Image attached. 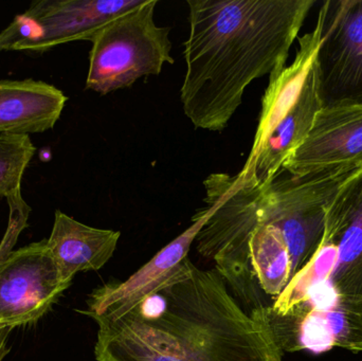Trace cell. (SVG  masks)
Instances as JSON below:
<instances>
[{"instance_id": "obj_1", "label": "cell", "mask_w": 362, "mask_h": 361, "mask_svg": "<svg viewBox=\"0 0 362 361\" xmlns=\"http://www.w3.org/2000/svg\"><path fill=\"white\" fill-rule=\"evenodd\" d=\"M93 320L97 361H282L284 353L218 271L189 258L140 300Z\"/></svg>"}, {"instance_id": "obj_2", "label": "cell", "mask_w": 362, "mask_h": 361, "mask_svg": "<svg viewBox=\"0 0 362 361\" xmlns=\"http://www.w3.org/2000/svg\"><path fill=\"white\" fill-rule=\"evenodd\" d=\"M189 33L180 97L195 129L221 131L247 87L286 66L314 0H187Z\"/></svg>"}, {"instance_id": "obj_3", "label": "cell", "mask_w": 362, "mask_h": 361, "mask_svg": "<svg viewBox=\"0 0 362 361\" xmlns=\"http://www.w3.org/2000/svg\"><path fill=\"white\" fill-rule=\"evenodd\" d=\"M158 0L119 15L93 36L86 88L100 95L131 87L144 76H158L165 63L174 64L171 28L154 19Z\"/></svg>"}, {"instance_id": "obj_4", "label": "cell", "mask_w": 362, "mask_h": 361, "mask_svg": "<svg viewBox=\"0 0 362 361\" xmlns=\"http://www.w3.org/2000/svg\"><path fill=\"white\" fill-rule=\"evenodd\" d=\"M361 169L334 167L300 177L278 175L264 184V218L282 231L293 261V277L320 247L327 211L338 191Z\"/></svg>"}, {"instance_id": "obj_5", "label": "cell", "mask_w": 362, "mask_h": 361, "mask_svg": "<svg viewBox=\"0 0 362 361\" xmlns=\"http://www.w3.org/2000/svg\"><path fill=\"white\" fill-rule=\"evenodd\" d=\"M313 61L322 110L362 106V0H329L319 11Z\"/></svg>"}, {"instance_id": "obj_6", "label": "cell", "mask_w": 362, "mask_h": 361, "mask_svg": "<svg viewBox=\"0 0 362 361\" xmlns=\"http://www.w3.org/2000/svg\"><path fill=\"white\" fill-rule=\"evenodd\" d=\"M71 284L62 276L47 239L11 251L0 258V326L38 321Z\"/></svg>"}, {"instance_id": "obj_7", "label": "cell", "mask_w": 362, "mask_h": 361, "mask_svg": "<svg viewBox=\"0 0 362 361\" xmlns=\"http://www.w3.org/2000/svg\"><path fill=\"white\" fill-rule=\"evenodd\" d=\"M265 322L283 352H362V299L338 296L327 303H300Z\"/></svg>"}, {"instance_id": "obj_8", "label": "cell", "mask_w": 362, "mask_h": 361, "mask_svg": "<svg viewBox=\"0 0 362 361\" xmlns=\"http://www.w3.org/2000/svg\"><path fill=\"white\" fill-rule=\"evenodd\" d=\"M146 0H40L23 14L33 23L34 35L17 51L46 52L74 40H93L106 23Z\"/></svg>"}, {"instance_id": "obj_9", "label": "cell", "mask_w": 362, "mask_h": 361, "mask_svg": "<svg viewBox=\"0 0 362 361\" xmlns=\"http://www.w3.org/2000/svg\"><path fill=\"white\" fill-rule=\"evenodd\" d=\"M342 167H362V106L321 110L283 170L300 177Z\"/></svg>"}, {"instance_id": "obj_10", "label": "cell", "mask_w": 362, "mask_h": 361, "mask_svg": "<svg viewBox=\"0 0 362 361\" xmlns=\"http://www.w3.org/2000/svg\"><path fill=\"white\" fill-rule=\"evenodd\" d=\"M322 243L334 254L329 285L339 296L362 299V169L332 201Z\"/></svg>"}, {"instance_id": "obj_11", "label": "cell", "mask_w": 362, "mask_h": 361, "mask_svg": "<svg viewBox=\"0 0 362 361\" xmlns=\"http://www.w3.org/2000/svg\"><path fill=\"white\" fill-rule=\"evenodd\" d=\"M206 215L204 208L198 210L187 230L157 252L129 279L107 282L93 290L87 298V309L78 313L93 319L104 314L121 311L155 290L187 258L189 248L206 222Z\"/></svg>"}, {"instance_id": "obj_12", "label": "cell", "mask_w": 362, "mask_h": 361, "mask_svg": "<svg viewBox=\"0 0 362 361\" xmlns=\"http://www.w3.org/2000/svg\"><path fill=\"white\" fill-rule=\"evenodd\" d=\"M66 102L63 91L42 81H0V134L29 135L52 129Z\"/></svg>"}, {"instance_id": "obj_13", "label": "cell", "mask_w": 362, "mask_h": 361, "mask_svg": "<svg viewBox=\"0 0 362 361\" xmlns=\"http://www.w3.org/2000/svg\"><path fill=\"white\" fill-rule=\"evenodd\" d=\"M120 231L93 228L57 210L47 245L64 279L81 271H99L116 251Z\"/></svg>"}, {"instance_id": "obj_14", "label": "cell", "mask_w": 362, "mask_h": 361, "mask_svg": "<svg viewBox=\"0 0 362 361\" xmlns=\"http://www.w3.org/2000/svg\"><path fill=\"white\" fill-rule=\"evenodd\" d=\"M299 42V50L293 64L269 80V86L262 100L261 114L252 148H259L267 139L297 100L320 44L318 25H316L314 31L302 36Z\"/></svg>"}, {"instance_id": "obj_15", "label": "cell", "mask_w": 362, "mask_h": 361, "mask_svg": "<svg viewBox=\"0 0 362 361\" xmlns=\"http://www.w3.org/2000/svg\"><path fill=\"white\" fill-rule=\"evenodd\" d=\"M34 154L29 135L0 134V197L8 199L21 191L23 173Z\"/></svg>"}, {"instance_id": "obj_16", "label": "cell", "mask_w": 362, "mask_h": 361, "mask_svg": "<svg viewBox=\"0 0 362 361\" xmlns=\"http://www.w3.org/2000/svg\"><path fill=\"white\" fill-rule=\"evenodd\" d=\"M13 330H14V328H12V326H0V361L4 360L6 356L10 353L8 341Z\"/></svg>"}]
</instances>
